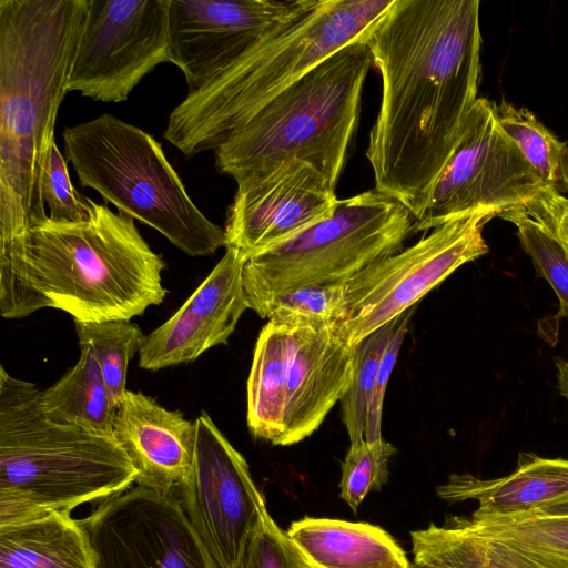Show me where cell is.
Returning a JSON list of instances; mask_svg holds the SVG:
<instances>
[{"label":"cell","mask_w":568,"mask_h":568,"mask_svg":"<svg viewBox=\"0 0 568 568\" xmlns=\"http://www.w3.org/2000/svg\"><path fill=\"white\" fill-rule=\"evenodd\" d=\"M495 118L524 158L544 181L559 194L568 193V144L550 132L526 108L501 100L493 102Z\"/></svg>","instance_id":"25"},{"label":"cell","mask_w":568,"mask_h":568,"mask_svg":"<svg viewBox=\"0 0 568 568\" xmlns=\"http://www.w3.org/2000/svg\"><path fill=\"white\" fill-rule=\"evenodd\" d=\"M65 159L79 182L95 190L119 213L153 227L190 256L226 244L224 229L190 199L162 145L151 134L112 114L64 130Z\"/></svg>","instance_id":"7"},{"label":"cell","mask_w":568,"mask_h":568,"mask_svg":"<svg viewBox=\"0 0 568 568\" xmlns=\"http://www.w3.org/2000/svg\"><path fill=\"white\" fill-rule=\"evenodd\" d=\"M544 181L498 124L493 101L478 98L466 115L457 142L442 169L414 232L478 211L498 216L525 206Z\"/></svg>","instance_id":"11"},{"label":"cell","mask_w":568,"mask_h":568,"mask_svg":"<svg viewBox=\"0 0 568 568\" xmlns=\"http://www.w3.org/2000/svg\"><path fill=\"white\" fill-rule=\"evenodd\" d=\"M335 189L311 164L292 160L262 179L237 185L224 227L225 247L246 260L328 219Z\"/></svg>","instance_id":"15"},{"label":"cell","mask_w":568,"mask_h":568,"mask_svg":"<svg viewBox=\"0 0 568 568\" xmlns=\"http://www.w3.org/2000/svg\"><path fill=\"white\" fill-rule=\"evenodd\" d=\"M415 564L426 568H568L539 562L473 530L463 516H449L410 532Z\"/></svg>","instance_id":"22"},{"label":"cell","mask_w":568,"mask_h":568,"mask_svg":"<svg viewBox=\"0 0 568 568\" xmlns=\"http://www.w3.org/2000/svg\"><path fill=\"white\" fill-rule=\"evenodd\" d=\"M246 257L233 247L225 253L185 303L145 336L139 366L148 371L195 361L226 344L242 314L250 308L243 285Z\"/></svg>","instance_id":"17"},{"label":"cell","mask_w":568,"mask_h":568,"mask_svg":"<svg viewBox=\"0 0 568 568\" xmlns=\"http://www.w3.org/2000/svg\"><path fill=\"white\" fill-rule=\"evenodd\" d=\"M112 433L136 470L135 484L176 497L191 473L195 423L143 393L126 390Z\"/></svg>","instance_id":"18"},{"label":"cell","mask_w":568,"mask_h":568,"mask_svg":"<svg viewBox=\"0 0 568 568\" xmlns=\"http://www.w3.org/2000/svg\"><path fill=\"white\" fill-rule=\"evenodd\" d=\"M79 345H89L100 366L110 396L116 407L126 393L130 359L140 352L145 334L130 321H74Z\"/></svg>","instance_id":"26"},{"label":"cell","mask_w":568,"mask_h":568,"mask_svg":"<svg viewBox=\"0 0 568 568\" xmlns=\"http://www.w3.org/2000/svg\"><path fill=\"white\" fill-rule=\"evenodd\" d=\"M478 0H394L363 41L382 78L366 158L375 190L419 220L476 102Z\"/></svg>","instance_id":"1"},{"label":"cell","mask_w":568,"mask_h":568,"mask_svg":"<svg viewBox=\"0 0 568 568\" xmlns=\"http://www.w3.org/2000/svg\"><path fill=\"white\" fill-rule=\"evenodd\" d=\"M396 448L383 438L351 444L342 463L339 497L356 514L371 491H377L388 477V460Z\"/></svg>","instance_id":"29"},{"label":"cell","mask_w":568,"mask_h":568,"mask_svg":"<svg viewBox=\"0 0 568 568\" xmlns=\"http://www.w3.org/2000/svg\"><path fill=\"white\" fill-rule=\"evenodd\" d=\"M414 312V307L405 312L389 338L385 351L383 353L374 389L372 393V398L368 408L367 422L365 427V439L367 442H375L382 437V415H383V405L385 393L387 388V384L390 377V374L394 369V366L397 362V357L400 352V347L404 343V338L408 331L409 321L412 318V314Z\"/></svg>","instance_id":"33"},{"label":"cell","mask_w":568,"mask_h":568,"mask_svg":"<svg viewBox=\"0 0 568 568\" xmlns=\"http://www.w3.org/2000/svg\"><path fill=\"white\" fill-rule=\"evenodd\" d=\"M476 532L545 564L568 567V517L463 516Z\"/></svg>","instance_id":"24"},{"label":"cell","mask_w":568,"mask_h":568,"mask_svg":"<svg viewBox=\"0 0 568 568\" xmlns=\"http://www.w3.org/2000/svg\"><path fill=\"white\" fill-rule=\"evenodd\" d=\"M372 64L363 39L320 62L215 150L216 171L241 185L298 160L315 168L336 189Z\"/></svg>","instance_id":"6"},{"label":"cell","mask_w":568,"mask_h":568,"mask_svg":"<svg viewBox=\"0 0 568 568\" xmlns=\"http://www.w3.org/2000/svg\"><path fill=\"white\" fill-rule=\"evenodd\" d=\"M164 62H171L170 0H89L68 91L125 101Z\"/></svg>","instance_id":"12"},{"label":"cell","mask_w":568,"mask_h":568,"mask_svg":"<svg viewBox=\"0 0 568 568\" xmlns=\"http://www.w3.org/2000/svg\"><path fill=\"white\" fill-rule=\"evenodd\" d=\"M164 268L132 217L90 199L87 220L48 216L0 245V315L57 308L79 322L130 321L163 302Z\"/></svg>","instance_id":"2"},{"label":"cell","mask_w":568,"mask_h":568,"mask_svg":"<svg viewBox=\"0 0 568 568\" xmlns=\"http://www.w3.org/2000/svg\"><path fill=\"white\" fill-rule=\"evenodd\" d=\"M136 470L113 435L51 422L36 384L0 367V526L108 499Z\"/></svg>","instance_id":"5"},{"label":"cell","mask_w":568,"mask_h":568,"mask_svg":"<svg viewBox=\"0 0 568 568\" xmlns=\"http://www.w3.org/2000/svg\"><path fill=\"white\" fill-rule=\"evenodd\" d=\"M499 216L516 226L521 248L559 300V315L568 317V253L562 244L524 206L503 212Z\"/></svg>","instance_id":"28"},{"label":"cell","mask_w":568,"mask_h":568,"mask_svg":"<svg viewBox=\"0 0 568 568\" xmlns=\"http://www.w3.org/2000/svg\"><path fill=\"white\" fill-rule=\"evenodd\" d=\"M400 316L354 345V368L348 389L341 399L342 420L351 444L365 439L368 408L379 363Z\"/></svg>","instance_id":"27"},{"label":"cell","mask_w":568,"mask_h":568,"mask_svg":"<svg viewBox=\"0 0 568 568\" xmlns=\"http://www.w3.org/2000/svg\"><path fill=\"white\" fill-rule=\"evenodd\" d=\"M414 226L407 207L375 189L338 200L328 219L246 260L243 285L248 306L260 315L282 293L346 283L403 250Z\"/></svg>","instance_id":"9"},{"label":"cell","mask_w":568,"mask_h":568,"mask_svg":"<svg viewBox=\"0 0 568 568\" xmlns=\"http://www.w3.org/2000/svg\"><path fill=\"white\" fill-rule=\"evenodd\" d=\"M194 423L193 464L175 498L217 564L234 568L250 535L268 511L246 460L206 412Z\"/></svg>","instance_id":"14"},{"label":"cell","mask_w":568,"mask_h":568,"mask_svg":"<svg viewBox=\"0 0 568 568\" xmlns=\"http://www.w3.org/2000/svg\"><path fill=\"white\" fill-rule=\"evenodd\" d=\"M394 0H304L264 29L207 84L170 113L163 136L186 156L216 150L275 95L363 39Z\"/></svg>","instance_id":"4"},{"label":"cell","mask_w":568,"mask_h":568,"mask_svg":"<svg viewBox=\"0 0 568 568\" xmlns=\"http://www.w3.org/2000/svg\"><path fill=\"white\" fill-rule=\"evenodd\" d=\"M74 366L52 386L41 392V407L51 422L89 432L113 435L114 405L94 353L89 345H79Z\"/></svg>","instance_id":"23"},{"label":"cell","mask_w":568,"mask_h":568,"mask_svg":"<svg viewBox=\"0 0 568 568\" xmlns=\"http://www.w3.org/2000/svg\"><path fill=\"white\" fill-rule=\"evenodd\" d=\"M89 0H0V245L48 219L42 179Z\"/></svg>","instance_id":"3"},{"label":"cell","mask_w":568,"mask_h":568,"mask_svg":"<svg viewBox=\"0 0 568 568\" xmlns=\"http://www.w3.org/2000/svg\"><path fill=\"white\" fill-rule=\"evenodd\" d=\"M234 568H312L297 546L267 514L250 535Z\"/></svg>","instance_id":"31"},{"label":"cell","mask_w":568,"mask_h":568,"mask_svg":"<svg viewBox=\"0 0 568 568\" xmlns=\"http://www.w3.org/2000/svg\"><path fill=\"white\" fill-rule=\"evenodd\" d=\"M42 197L49 209V219L55 222H81L90 216V199L79 194L72 185L67 159L55 142L50 149L42 179Z\"/></svg>","instance_id":"32"},{"label":"cell","mask_w":568,"mask_h":568,"mask_svg":"<svg viewBox=\"0 0 568 568\" xmlns=\"http://www.w3.org/2000/svg\"><path fill=\"white\" fill-rule=\"evenodd\" d=\"M344 284L306 285L282 293L258 316L335 325L342 311Z\"/></svg>","instance_id":"30"},{"label":"cell","mask_w":568,"mask_h":568,"mask_svg":"<svg viewBox=\"0 0 568 568\" xmlns=\"http://www.w3.org/2000/svg\"><path fill=\"white\" fill-rule=\"evenodd\" d=\"M0 568H95L88 538L70 514L0 526Z\"/></svg>","instance_id":"21"},{"label":"cell","mask_w":568,"mask_h":568,"mask_svg":"<svg viewBox=\"0 0 568 568\" xmlns=\"http://www.w3.org/2000/svg\"><path fill=\"white\" fill-rule=\"evenodd\" d=\"M410 568H426V567H423V566H419V565H417L415 562H412L410 564Z\"/></svg>","instance_id":"37"},{"label":"cell","mask_w":568,"mask_h":568,"mask_svg":"<svg viewBox=\"0 0 568 568\" xmlns=\"http://www.w3.org/2000/svg\"><path fill=\"white\" fill-rule=\"evenodd\" d=\"M557 377H558V388L560 394L568 400V357L567 358H557Z\"/></svg>","instance_id":"36"},{"label":"cell","mask_w":568,"mask_h":568,"mask_svg":"<svg viewBox=\"0 0 568 568\" xmlns=\"http://www.w3.org/2000/svg\"><path fill=\"white\" fill-rule=\"evenodd\" d=\"M524 207L568 253V197L550 187H544Z\"/></svg>","instance_id":"34"},{"label":"cell","mask_w":568,"mask_h":568,"mask_svg":"<svg viewBox=\"0 0 568 568\" xmlns=\"http://www.w3.org/2000/svg\"><path fill=\"white\" fill-rule=\"evenodd\" d=\"M437 496L449 503L476 500V517L509 516L530 511L568 496V459L520 453L516 469L504 477L483 479L453 474L438 486Z\"/></svg>","instance_id":"19"},{"label":"cell","mask_w":568,"mask_h":568,"mask_svg":"<svg viewBox=\"0 0 568 568\" xmlns=\"http://www.w3.org/2000/svg\"><path fill=\"white\" fill-rule=\"evenodd\" d=\"M95 568H222L175 497L134 486L80 519Z\"/></svg>","instance_id":"13"},{"label":"cell","mask_w":568,"mask_h":568,"mask_svg":"<svg viewBox=\"0 0 568 568\" xmlns=\"http://www.w3.org/2000/svg\"><path fill=\"white\" fill-rule=\"evenodd\" d=\"M526 514L545 517H568V496L555 501L546 503Z\"/></svg>","instance_id":"35"},{"label":"cell","mask_w":568,"mask_h":568,"mask_svg":"<svg viewBox=\"0 0 568 568\" xmlns=\"http://www.w3.org/2000/svg\"><path fill=\"white\" fill-rule=\"evenodd\" d=\"M287 535L312 568H410L398 542L368 523L304 517Z\"/></svg>","instance_id":"20"},{"label":"cell","mask_w":568,"mask_h":568,"mask_svg":"<svg viewBox=\"0 0 568 568\" xmlns=\"http://www.w3.org/2000/svg\"><path fill=\"white\" fill-rule=\"evenodd\" d=\"M303 1L170 0L171 63L184 74L189 93L201 90Z\"/></svg>","instance_id":"16"},{"label":"cell","mask_w":568,"mask_h":568,"mask_svg":"<svg viewBox=\"0 0 568 568\" xmlns=\"http://www.w3.org/2000/svg\"><path fill=\"white\" fill-rule=\"evenodd\" d=\"M498 216L478 211L453 219L412 246L377 261L344 284L334 325L349 345L398 318L464 264L485 255V224Z\"/></svg>","instance_id":"10"},{"label":"cell","mask_w":568,"mask_h":568,"mask_svg":"<svg viewBox=\"0 0 568 568\" xmlns=\"http://www.w3.org/2000/svg\"><path fill=\"white\" fill-rule=\"evenodd\" d=\"M353 368L354 346L334 325L270 318L247 379L250 432L272 445L300 443L341 402Z\"/></svg>","instance_id":"8"}]
</instances>
